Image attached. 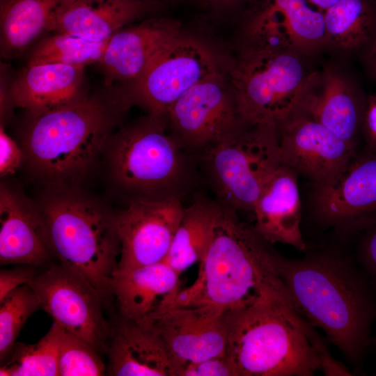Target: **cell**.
<instances>
[{"instance_id": "obj_1", "label": "cell", "mask_w": 376, "mask_h": 376, "mask_svg": "<svg viewBox=\"0 0 376 376\" xmlns=\"http://www.w3.org/2000/svg\"><path fill=\"white\" fill-rule=\"evenodd\" d=\"M288 258L277 251V274L301 315L320 328L354 366L372 345L376 292L354 257L337 249Z\"/></svg>"}, {"instance_id": "obj_2", "label": "cell", "mask_w": 376, "mask_h": 376, "mask_svg": "<svg viewBox=\"0 0 376 376\" xmlns=\"http://www.w3.org/2000/svg\"><path fill=\"white\" fill-rule=\"evenodd\" d=\"M226 318L235 376H312L329 352L286 296L264 295Z\"/></svg>"}, {"instance_id": "obj_3", "label": "cell", "mask_w": 376, "mask_h": 376, "mask_svg": "<svg viewBox=\"0 0 376 376\" xmlns=\"http://www.w3.org/2000/svg\"><path fill=\"white\" fill-rule=\"evenodd\" d=\"M270 244L237 210L220 203L198 276L180 290L173 306L209 305L228 312L266 295L291 298L276 270V251Z\"/></svg>"}, {"instance_id": "obj_4", "label": "cell", "mask_w": 376, "mask_h": 376, "mask_svg": "<svg viewBox=\"0 0 376 376\" xmlns=\"http://www.w3.org/2000/svg\"><path fill=\"white\" fill-rule=\"evenodd\" d=\"M130 107L121 93L109 103L87 94L31 116L22 138L24 160L49 188H77Z\"/></svg>"}, {"instance_id": "obj_5", "label": "cell", "mask_w": 376, "mask_h": 376, "mask_svg": "<svg viewBox=\"0 0 376 376\" xmlns=\"http://www.w3.org/2000/svg\"><path fill=\"white\" fill-rule=\"evenodd\" d=\"M108 145L110 175L127 205L182 200L202 179L197 156L173 136L166 116L148 114L113 133Z\"/></svg>"}, {"instance_id": "obj_6", "label": "cell", "mask_w": 376, "mask_h": 376, "mask_svg": "<svg viewBox=\"0 0 376 376\" xmlns=\"http://www.w3.org/2000/svg\"><path fill=\"white\" fill-rule=\"evenodd\" d=\"M39 208L53 256L81 274L104 300L113 297L120 254L117 214L77 188H50Z\"/></svg>"}, {"instance_id": "obj_7", "label": "cell", "mask_w": 376, "mask_h": 376, "mask_svg": "<svg viewBox=\"0 0 376 376\" xmlns=\"http://www.w3.org/2000/svg\"><path fill=\"white\" fill-rule=\"evenodd\" d=\"M301 56L288 50L239 48L228 77L245 124L277 128L303 112L318 73L306 70Z\"/></svg>"}, {"instance_id": "obj_8", "label": "cell", "mask_w": 376, "mask_h": 376, "mask_svg": "<svg viewBox=\"0 0 376 376\" xmlns=\"http://www.w3.org/2000/svg\"><path fill=\"white\" fill-rule=\"evenodd\" d=\"M202 178L216 200L237 211L251 210L282 164L277 128L244 125L198 156Z\"/></svg>"}, {"instance_id": "obj_9", "label": "cell", "mask_w": 376, "mask_h": 376, "mask_svg": "<svg viewBox=\"0 0 376 376\" xmlns=\"http://www.w3.org/2000/svg\"><path fill=\"white\" fill-rule=\"evenodd\" d=\"M212 51L180 33L158 53L143 76L124 91L148 114L166 116L173 103L196 84L221 71Z\"/></svg>"}, {"instance_id": "obj_10", "label": "cell", "mask_w": 376, "mask_h": 376, "mask_svg": "<svg viewBox=\"0 0 376 376\" xmlns=\"http://www.w3.org/2000/svg\"><path fill=\"white\" fill-rule=\"evenodd\" d=\"M308 0H249L235 17L240 47L306 55L326 47L323 11Z\"/></svg>"}, {"instance_id": "obj_11", "label": "cell", "mask_w": 376, "mask_h": 376, "mask_svg": "<svg viewBox=\"0 0 376 376\" xmlns=\"http://www.w3.org/2000/svg\"><path fill=\"white\" fill-rule=\"evenodd\" d=\"M166 116L173 136L197 157L246 125L228 77L221 70L187 91Z\"/></svg>"}, {"instance_id": "obj_12", "label": "cell", "mask_w": 376, "mask_h": 376, "mask_svg": "<svg viewBox=\"0 0 376 376\" xmlns=\"http://www.w3.org/2000/svg\"><path fill=\"white\" fill-rule=\"evenodd\" d=\"M28 285L54 322L107 353L112 325L104 315V299L81 274L59 263Z\"/></svg>"}, {"instance_id": "obj_13", "label": "cell", "mask_w": 376, "mask_h": 376, "mask_svg": "<svg viewBox=\"0 0 376 376\" xmlns=\"http://www.w3.org/2000/svg\"><path fill=\"white\" fill-rule=\"evenodd\" d=\"M317 220L340 237L356 236L376 221V154L364 148L331 183L314 185Z\"/></svg>"}, {"instance_id": "obj_14", "label": "cell", "mask_w": 376, "mask_h": 376, "mask_svg": "<svg viewBox=\"0 0 376 376\" xmlns=\"http://www.w3.org/2000/svg\"><path fill=\"white\" fill-rule=\"evenodd\" d=\"M282 164L314 185L331 183L347 169L357 149L305 112L278 127Z\"/></svg>"}, {"instance_id": "obj_15", "label": "cell", "mask_w": 376, "mask_h": 376, "mask_svg": "<svg viewBox=\"0 0 376 376\" xmlns=\"http://www.w3.org/2000/svg\"><path fill=\"white\" fill-rule=\"evenodd\" d=\"M160 336L172 357L175 376L186 364L226 356V312L214 306H173L149 324Z\"/></svg>"}, {"instance_id": "obj_16", "label": "cell", "mask_w": 376, "mask_h": 376, "mask_svg": "<svg viewBox=\"0 0 376 376\" xmlns=\"http://www.w3.org/2000/svg\"><path fill=\"white\" fill-rule=\"evenodd\" d=\"M182 200L136 202L116 214L120 254L118 269L165 260L181 220Z\"/></svg>"}, {"instance_id": "obj_17", "label": "cell", "mask_w": 376, "mask_h": 376, "mask_svg": "<svg viewBox=\"0 0 376 376\" xmlns=\"http://www.w3.org/2000/svg\"><path fill=\"white\" fill-rule=\"evenodd\" d=\"M181 30L178 20L164 15L148 17L118 30L108 40L97 64L107 86L112 87L113 84L120 83L123 91L130 88Z\"/></svg>"}, {"instance_id": "obj_18", "label": "cell", "mask_w": 376, "mask_h": 376, "mask_svg": "<svg viewBox=\"0 0 376 376\" xmlns=\"http://www.w3.org/2000/svg\"><path fill=\"white\" fill-rule=\"evenodd\" d=\"M53 256L44 217L19 191L1 185L0 189V263L36 267Z\"/></svg>"}, {"instance_id": "obj_19", "label": "cell", "mask_w": 376, "mask_h": 376, "mask_svg": "<svg viewBox=\"0 0 376 376\" xmlns=\"http://www.w3.org/2000/svg\"><path fill=\"white\" fill-rule=\"evenodd\" d=\"M179 273L165 261L130 269H117L111 281L120 315L149 324L171 307L180 292Z\"/></svg>"}, {"instance_id": "obj_20", "label": "cell", "mask_w": 376, "mask_h": 376, "mask_svg": "<svg viewBox=\"0 0 376 376\" xmlns=\"http://www.w3.org/2000/svg\"><path fill=\"white\" fill-rule=\"evenodd\" d=\"M366 98L349 79L326 68L312 86L303 112L357 150Z\"/></svg>"}, {"instance_id": "obj_21", "label": "cell", "mask_w": 376, "mask_h": 376, "mask_svg": "<svg viewBox=\"0 0 376 376\" xmlns=\"http://www.w3.org/2000/svg\"><path fill=\"white\" fill-rule=\"evenodd\" d=\"M107 354L108 375L175 376L172 357L156 331L121 315L112 325Z\"/></svg>"}, {"instance_id": "obj_22", "label": "cell", "mask_w": 376, "mask_h": 376, "mask_svg": "<svg viewBox=\"0 0 376 376\" xmlns=\"http://www.w3.org/2000/svg\"><path fill=\"white\" fill-rule=\"evenodd\" d=\"M84 68L61 63L26 64L10 83L11 104L38 115L88 93Z\"/></svg>"}, {"instance_id": "obj_23", "label": "cell", "mask_w": 376, "mask_h": 376, "mask_svg": "<svg viewBox=\"0 0 376 376\" xmlns=\"http://www.w3.org/2000/svg\"><path fill=\"white\" fill-rule=\"evenodd\" d=\"M297 174L281 164L265 185L253 212L258 233L268 242L307 250L301 230V205Z\"/></svg>"}, {"instance_id": "obj_24", "label": "cell", "mask_w": 376, "mask_h": 376, "mask_svg": "<svg viewBox=\"0 0 376 376\" xmlns=\"http://www.w3.org/2000/svg\"><path fill=\"white\" fill-rule=\"evenodd\" d=\"M75 1L0 0L1 57H18L44 33L54 32Z\"/></svg>"}, {"instance_id": "obj_25", "label": "cell", "mask_w": 376, "mask_h": 376, "mask_svg": "<svg viewBox=\"0 0 376 376\" xmlns=\"http://www.w3.org/2000/svg\"><path fill=\"white\" fill-rule=\"evenodd\" d=\"M148 17L144 8L131 0H75L54 32L102 42L123 27Z\"/></svg>"}, {"instance_id": "obj_26", "label": "cell", "mask_w": 376, "mask_h": 376, "mask_svg": "<svg viewBox=\"0 0 376 376\" xmlns=\"http://www.w3.org/2000/svg\"><path fill=\"white\" fill-rule=\"evenodd\" d=\"M220 209L216 199L196 194L185 207L169 251L164 261L180 274L203 258Z\"/></svg>"}, {"instance_id": "obj_27", "label": "cell", "mask_w": 376, "mask_h": 376, "mask_svg": "<svg viewBox=\"0 0 376 376\" xmlns=\"http://www.w3.org/2000/svg\"><path fill=\"white\" fill-rule=\"evenodd\" d=\"M323 13L326 46L361 54L376 30V0H339Z\"/></svg>"}, {"instance_id": "obj_28", "label": "cell", "mask_w": 376, "mask_h": 376, "mask_svg": "<svg viewBox=\"0 0 376 376\" xmlns=\"http://www.w3.org/2000/svg\"><path fill=\"white\" fill-rule=\"evenodd\" d=\"M108 40L96 42L67 33L54 32L35 45L27 64L61 63L85 68L99 63Z\"/></svg>"}, {"instance_id": "obj_29", "label": "cell", "mask_w": 376, "mask_h": 376, "mask_svg": "<svg viewBox=\"0 0 376 376\" xmlns=\"http://www.w3.org/2000/svg\"><path fill=\"white\" fill-rule=\"evenodd\" d=\"M60 325L53 322L48 332L34 344L16 343L1 364V376H58Z\"/></svg>"}, {"instance_id": "obj_30", "label": "cell", "mask_w": 376, "mask_h": 376, "mask_svg": "<svg viewBox=\"0 0 376 376\" xmlns=\"http://www.w3.org/2000/svg\"><path fill=\"white\" fill-rule=\"evenodd\" d=\"M40 308L31 287L22 285L0 301V361L9 357L16 340L28 319Z\"/></svg>"}, {"instance_id": "obj_31", "label": "cell", "mask_w": 376, "mask_h": 376, "mask_svg": "<svg viewBox=\"0 0 376 376\" xmlns=\"http://www.w3.org/2000/svg\"><path fill=\"white\" fill-rule=\"evenodd\" d=\"M100 352L89 342L60 326L58 348V376H100L107 367Z\"/></svg>"}, {"instance_id": "obj_32", "label": "cell", "mask_w": 376, "mask_h": 376, "mask_svg": "<svg viewBox=\"0 0 376 376\" xmlns=\"http://www.w3.org/2000/svg\"><path fill=\"white\" fill-rule=\"evenodd\" d=\"M355 259L376 292V221L357 234Z\"/></svg>"}, {"instance_id": "obj_33", "label": "cell", "mask_w": 376, "mask_h": 376, "mask_svg": "<svg viewBox=\"0 0 376 376\" xmlns=\"http://www.w3.org/2000/svg\"><path fill=\"white\" fill-rule=\"evenodd\" d=\"M178 376H235L227 356L214 357L187 363Z\"/></svg>"}, {"instance_id": "obj_34", "label": "cell", "mask_w": 376, "mask_h": 376, "mask_svg": "<svg viewBox=\"0 0 376 376\" xmlns=\"http://www.w3.org/2000/svg\"><path fill=\"white\" fill-rule=\"evenodd\" d=\"M24 160L22 149L0 127V174L1 177L13 174Z\"/></svg>"}, {"instance_id": "obj_35", "label": "cell", "mask_w": 376, "mask_h": 376, "mask_svg": "<svg viewBox=\"0 0 376 376\" xmlns=\"http://www.w3.org/2000/svg\"><path fill=\"white\" fill-rule=\"evenodd\" d=\"M37 268L27 265H19L11 269L0 271V301L15 288L29 284L39 273Z\"/></svg>"}, {"instance_id": "obj_36", "label": "cell", "mask_w": 376, "mask_h": 376, "mask_svg": "<svg viewBox=\"0 0 376 376\" xmlns=\"http://www.w3.org/2000/svg\"><path fill=\"white\" fill-rule=\"evenodd\" d=\"M199 10L213 17H236L249 0H188Z\"/></svg>"}, {"instance_id": "obj_37", "label": "cell", "mask_w": 376, "mask_h": 376, "mask_svg": "<svg viewBox=\"0 0 376 376\" xmlns=\"http://www.w3.org/2000/svg\"><path fill=\"white\" fill-rule=\"evenodd\" d=\"M361 135L363 148L376 154V92L367 95Z\"/></svg>"}, {"instance_id": "obj_38", "label": "cell", "mask_w": 376, "mask_h": 376, "mask_svg": "<svg viewBox=\"0 0 376 376\" xmlns=\"http://www.w3.org/2000/svg\"><path fill=\"white\" fill-rule=\"evenodd\" d=\"M144 8L148 15H161L187 0H131Z\"/></svg>"}, {"instance_id": "obj_39", "label": "cell", "mask_w": 376, "mask_h": 376, "mask_svg": "<svg viewBox=\"0 0 376 376\" xmlns=\"http://www.w3.org/2000/svg\"><path fill=\"white\" fill-rule=\"evenodd\" d=\"M361 55L369 75L376 80V30L370 43Z\"/></svg>"}, {"instance_id": "obj_40", "label": "cell", "mask_w": 376, "mask_h": 376, "mask_svg": "<svg viewBox=\"0 0 376 376\" xmlns=\"http://www.w3.org/2000/svg\"><path fill=\"white\" fill-rule=\"evenodd\" d=\"M313 6L318 9L324 11L336 4L339 0H308Z\"/></svg>"}, {"instance_id": "obj_41", "label": "cell", "mask_w": 376, "mask_h": 376, "mask_svg": "<svg viewBox=\"0 0 376 376\" xmlns=\"http://www.w3.org/2000/svg\"><path fill=\"white\" fill-rule=\"evenodd\" d=\"M372 345L376 346V336H375V338H373V340H372Z\"/></svg>"}]
</instances>
